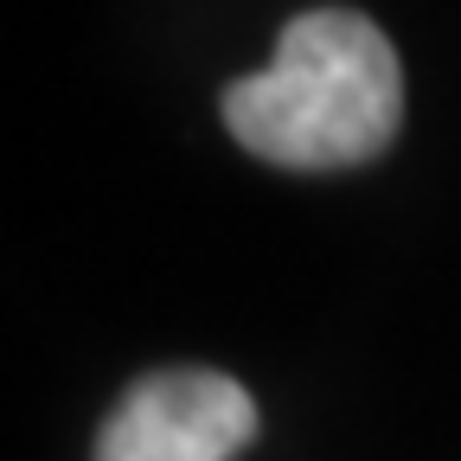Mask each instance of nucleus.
I'll return each mask as SVG.
<instances>
[{
  "label": "nucleus",
  "instance_id": "2",
  "mask_svg": "<svg viewBox=\"0 0 461 461\" xmlns=\"http://www.w3.org/2000/svg\"><path fill=\"white\" fill-rule=\"evenodd\" d=\"M257 436V397L205 366H167L122 391L90 461H238Z\"/></svg>",
  "mask_w": 461,
  "mask_h": 461
},
{
  "label": "nucleus",
  "instance_id": "1",
  "mask_svg": "<svg viewBox=\"0 0 461 461\" xmlns=\"http://www.w3.org/2000/svg\"><path fill=\"white\" fill-rule=\"evenodd\" d=\"M218 109L244 154L288 173H339L397 141L403 65L366 14L314 7L276 32V58L263 71L224 84Z\"/></svg>",
  "mask_w": 461,
  "mask_h": 461
}]
</instances>
